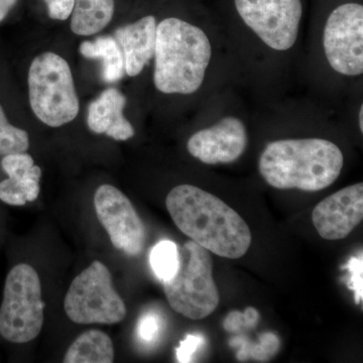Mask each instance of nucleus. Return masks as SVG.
<instances>
[{
  "instance_id": "1",
  "label": "nucleus",
  "mask_w": 363,
  "mask_h": 363,
  "mask_svg": "<svg viewBox=\"0 0 363 363\" xmlns=\"http://www.w3.org/2000/svg\"><path fill=\"white\" fill-rule=\"evenodd\" d=\"M174 223L191 240L226 259L247 255L252 235L247 222L216 196L192 185L177 186L167 196Z\"/></svg>"
},
{
  "instance_id": "2",
  "label": "nucleus",
  "mask_w": 363,
  "mask_h": 363,
  "mask_svg": "<svg viewBox=\"0 0 363 363\" xmlns=\"http://www.w3.org/2000/svg\"><path fill=\"white\" fill-rule=\"evenodd\" d=\"M342 152L323 138L269 143L260 155V175L272 187L317 192L337 180L343 169Z\"/></svg>"
},
{
  "instance_id": "3",
  "label": "nucleus",
  "mask_w": 363,
  "mask_h": 363,
  "mask_svg": "<svg viewBox=\"0 0 363 363\" xmlns=\"http://www.w3.org/2000/svg\"><path fill=\"white\" fill-rule=\"evenodd\" d=\"M154 82L166 94H193L200 89L212 57L211 43L201 28L180 18L157 26Z\"/></svg>"
},
{
  "instance_id": "4",
  "label": "nucleus",
  "mask_w": 363,
  "mask_h": 363,
  "mask_svg": "<svg viewBox=\"0 0 363 363\" xmlns=\"http://www.w3.org/2000/svg\"><path fill=\"white\" fill-rule=\"evenodd\" d=\"M180 264L175 276L164 281V294L174 311L192 320L204 319L220 303L213 279V262L209 252L189 240L179 247Z\"/></svg>"
},
{
  "instance_id": "5",
  "label": "nucleus",
  "mask_w": 363,
  "mask_h": 363,
  "mask_svg": "<svg viewBox=\"0 0 363 363\" xmlns=\"http://www.w3.org/2000/svg\"><path fill=\"white\" fill-rule=\"evenodd\" d=\"M30 104L33 113L51 128L71 123L79 113V99L70 66L54 52L33 59L28 72Z\"/></svg>"
},
{
  "instance_id": "6",
  "label": "nucleus",
  "mask_w": 363,
  "mask_h": 363,
  "mask_svg": "<svg viewBox=\"0 0 363 363\" xmlns=\"http://www.w3.org/2000/svg\"><path fill=\"white\" fill-rule=\"evenodd\" d=\"M44 310L37 271L26 264L13 267L6 277L0 307V335L9 342H30L42 331Z\"/></svg>"
},
{
  "instance_id": "7",
  "label": "nucleus",
  "mask_w": 363,
  "mask_h": 363,
  "mask_svg": "<svg viewBox=\"0 0 363 363\" xmlns=\"http://www.w3.org/2000/svg\"><path fill=\"white\" fill-rule=\"evenodd\" d=\"M64 309L74 323L113 325L123 321L126 307L114 289L108 267L95 260L73 279Z\"/></svg>"
},
{
  "instance_id": "8",
  "label": "nucleus",
  "mask_w": 363,
  "mask_h": 363,
  "mask_svg": "<svg viewBox=\"0 0 363 363\" xmlns=\"http://www.w3.org/2000/svg\"><path fill=\"white\" fill-rule=\"evenodd\" d=\"M236 11L248 28L276 51L295 45L302 18L301 0H234Z\"/></svg>"
},
{
  "instance_id": "9",
  "label": "nucleus",
  "mask_w": 363,
  "mask_h": 363,
  "mask_svg": "<svg viewBox=\"0 0 363 363\" xmlns=\"http://www.w3.org/2000/svg\"><path fill=\"white\" fill-rule=\"evenodd\" d=\"M325 55L333 70L345 76L363 73V6L345 4L336 7L324 28Z\"/></svg>"
},
{
  "instance_id": "10",
  "label": "nucleus",
  "mask_w": 363,
  "mask_h": 363,
  "mask_svg": "<svg viewBox=\"0 0 363 363\" xmlns=\"http://www.w3.org/2000/svg\"><path fill=\"white\" fill-rule=\"evenodd\" d=\"M94 206L98 220L108 233L113 247L130 257L140 255L147 234L130 200L118 189L105 184L95 192Z\"/></svg>"
},
{
  "instance_id": "11",
  "label": "nucleus",
  "mask_w": 363,
  "mask_h": 363,
  "mask_svg": "<svg viewBox=\"0 0 363 363\" xmlns=\"http://www.w3.org/2000/svg\"><path fill=\"white\" fill-rule=\"evenodd\" d=\"M247 142L245 123L238 117L227 116L191 136L187 149L191 156L204 164H230L242 156Z\"/></svg>"
},
{
  "instance_id": "12",
  "label": "nucleus",
  "mask_w": 363,
  "mask_h": 363,
  "mask_svg": "<svg viewBox=\"0 0 363 363\" xmlns=\"http://www.w3.org/2000/svg\"><path fill=\"white\" fill-rule=\"evenodd\" d=\"M363 218V184L341 189L322 200L313 210L312 221L327 240L347 238Z\"/></svg>"
},
{
  "instance_id": "13",
  "label": "nucleus",
  "mask_w": 363,
  "mask_h": 363,
  "mask_svg": "<svg viewBox=\"0 0 363 363\" xmlns=\"http://www.w3.org/2000/svg\"><path fill=\"white\" fill-rule=\"evenodd\" d=\"M157 26L155 16H147L117 28L114 33L123 51L125 73L130 77L140 75L155 56Z\"/></svg>"
},
{
  "instance_id": "14",
  "label": "nucleus",
  "mask_w": 363,
  "mask_h": 363,
  "mask_svg": "<svg viewBox=\"0 0 363 363\" xmlns=\"http://www.w3.org/2000/svg\"><path fill=\"white\" fill-rule=\"evenodd\" d=\"M126 98L121 91L107 89L88 108L87 123L93 133L124 142L135 135V128L124 117Z\"/></svg>"
},
{
  "instance_id": "15",
  "label": "nucleus",
  "mask_w": 363,
  "mask_h": 363,
  "mask_svg": "<svg viewBox=\"0 0 363 363\" xmlns=\"http://www.w3.org/2000/svg\"><path fill=\"white\" fill-rule=\"evenodd\" d=\"M65 363H111L114 347L111 338L104 332L86 331L71 344L64 357Z\"/></svg>"
},
{
  "instance_id": "16",
  "label": "nucleus",
  "mask_w": 363,
  "mask_h": 363,
  "mask_svg": "<svg viewBox=\"0 0 363 363\" xmlns=\"http://www.w3.org/2000/svg\"><path fill=\"white\" fill-rule=\"evenodd\" d=\"M114 13V0H75L72 11V32L78 35L99 33Z\"/></svg>"
},
{
  "instance_id": "17",
  "label": "nucleus",
  "mask_w": 363,
  "mask_h": 363,
  "mask_svg": "<svg viewBox=\"0 0 363 363\" xmlns=\"http://www.w3.org/2000/svg\"><path fill=\"white\" fill-rule=\"evenodd\" d=\"M80 52L85 58L101 60L102 78L105 82L114 83L123 79L125 73L123 54L116 38L102 35L91 42H83Z\"/></svg>"
},
{
  "instance_id": "18",
  "label": "nucleus",
  "mask_w": 363,
  "mask_h": 363,
  "mask_svg": "<svg viewBox=\"0 0 363 363\" xmlns=\"http://www.w3.org/2000/svg\"><path fill=\"white\" fill-rule=\"evenodd\" d=\"M42 169L38 167L25 178H9L0 183V200L13 206H23L26 202L37 200L40 194Z\"/></svg>"
},
{
  "instance_id": "19",
  "label": "nucleus",
  "mask_w": 363,
  "mask_h": 363,
  "mask_svg": "<svg viewBox=\"0 0 363 363\" xmlns=\"http://www.w3.org/2000/svg\"><path fill=\"white\" fill-rule=\"evenodd\" d=\"M150 264L157 278L164 283L175 276L180 264L179 247L171 240H162L150 255Z\"/></svg>"
},
{
  "instance_id": "20",
  "label": "nucleus",
  "mask_w": 363,
  "mask_h": 363,
  "mask_svg": "<svg viewBox=\"0 0 363 363\" xmlns=\"http://www.w3.org/2000/svg\"><path fill=\"white\" fill-rule=\"evenodd\" d=\"M231 346H240L238 352V359L243 362L248 357L255 358L259 362H267L278 353L279 340L276 334L267 332L259 337V342L252 344L245 337H235L230 341Z\"/></svg>"
},
{
  "instance_id": "21",
  "label": "nucleus",
  "mask_w": 363,
  "mask_h": 363,
  "mask_svg": "<svg viewBox=\"0 0 363 363\" xmlns=\"http://www.w3.org/2000/svg\"><path fill=\"white\" fill-rule=\"evenodd\" d=\"M30 147V140L26 130L11 125L0 105V156L25 152Z\"/></svg>"
},
{
  "instance_id": "22",
  "label": "nucleus",
  "mask_w": 363,
  "mask_h": 363,
  "mask_svg": "<svg viewBox=\"0 0 363 363\" xmlns=\"http://www.w3.org/2000/svg\"><path fill=\"white\" fill-rule=\"evenodd\" d=\"M1 167L9 178H25L35 171L37 166L32 156L25 152L6 155L1 161Z\"/></svg>"
},
{
  "instance_id": "23",
  "label": "nucleus",
  "mask_w": 363,
  "mask_h": 363,
  "mask_svg": "<svg viewBox=\"0 0 363 363\" xmlns=\"http://www.w3.org/2000/svg\"><path fill=\"white\" fill-rule=\"evenodd\" d=\"M350 272L348 288L354 292V300L357 305L362 304L363 300V260L362 253L358 257H351L347 266L344 267Z\"/></svg>"
},
{
  "instance_id": "24",
  "label": "nucleus",
  "mask_w": 363,
  "mask_h": 363,
  "mask_svg": "<svg viewBox=\"0 0 363 363\" xmlns=\"http://www.w3.org/2000/svg\"><path fill=\"white\" fill-rule=\"evenodd\" d=\"M204 341L202 336L188 335L176 350L178 362L182 363L192 362L193 355L199 350Z\"/></svg>"
},
{
  "instance_id": "25",
  "label": "nucleus",
  "mask_w": 363,
  "mask_h": 363,
  "mask_svg": "<svg viewBox=\"0 0 363 363\" xmlns=\"http://www.w3.org/2000/svg\"><path fill=\"white\" fill-rule=\"evenodd\" d=\"M160 320L154 314L145 315L138 324V334L145 342H152L159 335Z\"/></svg>"
},
{
  "instance_id": "26",
  "label": "nucleus",
  "mask_w": 363,
  "mask_h": 363,
  "mask_svg": "<svg viewBox=\"0 0 363 363\" xmlns=\"http://www.w3.org/2000/svg\"><path fill=\"white\" fill-rule=\"evenodd\" d=\"M52 20L66 21L73 11L75 0H45Z\"/></svg>"
},
{
  "instance_id": "27",
  "label": "nucleus",
  "mask_w": 363,
  "mask_h": 363,
  "mask_svg": "<svg viewBox=\"0 0 363 363\" xmlns=\"http://www.w3.org/2000/svg\"><path fill=\"white\" fill-rule=\"evenodd\" d=\"M224 328L228 332H238L242 329L248 328L247 319L245 313L238 311L231 312L226 317L223 323Z\"/></svg>"
},
{
  "instance_id": "28",
  "label": "nucleus",
  "mask_w": 363,
  "mask_h": 363,
  "mask_svg": "<svg viewBox=\"0 0 363 363\" xmlns=\"http://www.w3.org/2000/svg\"><path fill=\"white\" fill-rule=\"evenodd\" d=\"M245 319H247V325L250 328L257 326L259 320V313L257 309L252 307H248L245 312Z\"/></svg>"
},
{
  "instance_id": "29",
  "label": "nucleus",
  "mask_w": 363,
  "mask_h": 363,
  "mask_svg": "<svg viewBox=\"0 0 363 363\" xmlns=\"http://www.w3.org/2000/svg\"><path fill=\"white\" fill-rule=\"evenodd\" d=\"M18 0H0V21L6 18Z\"/></svg>"
},
{
  "instance_id": "30",
  "label": "nucleus",
  "mask_w": 363,
  "mask_h": 363,
  "mask_svg": "<svg viewBox=\"0 0 363 363\" xmlns=\"http://www.w3.org/2000/svg\"><path fill=\"white\" fill-rule=\"evenodd\" d=\"M358 119H359V128L362 133L363 131V106H360L359 114H358Z\"/></svg>"
}]
</instances>
